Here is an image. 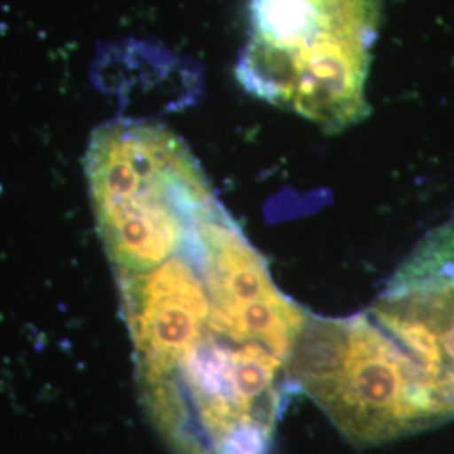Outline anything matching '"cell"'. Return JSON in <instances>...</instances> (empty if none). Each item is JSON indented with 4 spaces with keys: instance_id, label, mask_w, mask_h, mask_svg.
<instances>
[{
    "instance_id": "obj_1",
    "label": "cell",
    "mask_w": 454,
    "mask_h": 454,
    "mask_svg": "<svg viewBox=\"0 0 454 454\" xmlns=\"http://www.w3.org/2000/svg\"><path fill=\"white\" fill-rule=\"evenodd\" d=\"M116 278L146 406L212 450H270L309 313L217 197L165 260Z\"/></svg>"
},
{
    "instance_id": "obj_2",
    "label": "cell",
    "mask_w": 454,
    "mask_h": 454,
    "mask_svg": "<svg viewBox=\"0 0 454 454\" xmlns=\"http://www.w3.org/2000/svg\"><path fill=\"white\" fill-rule=\"evenodd\" d=\"M380 0H251L236 80L251 97L341 131L371 112Z\"/></svg>"
},
{
    "instance_id": "obj_3",
    "label": "cell",
    "mask_w": 454,
    "mask_h": 454,
    "mask_svg": "<svg viewBox=\"0 0 454 454\" xmlns=\"http://www.w3.org/2000/svg\"><path fill=\"white\" fill-rule=\"evenodd\" d=\"M86 176L116 276L140 273L165 260L215 197L179 137L146 121L98 129L86 155Z\"/></svg>"
},
{
    "instance_id": "obj_4",
    "label": "cell",
    "mask_w": 454,
    "mask_h": 454,
    "mask_svg": "<svg viewBox=\"0 0 454 454\" xmlns=\"http://www.w3.org/2000/svg\"><path fill=\"white\" fill-rule=\"evenodd\" d=\"M407 373L454 418V223L427 232L371 309Z\"/></svg>"
}]
</instances>
